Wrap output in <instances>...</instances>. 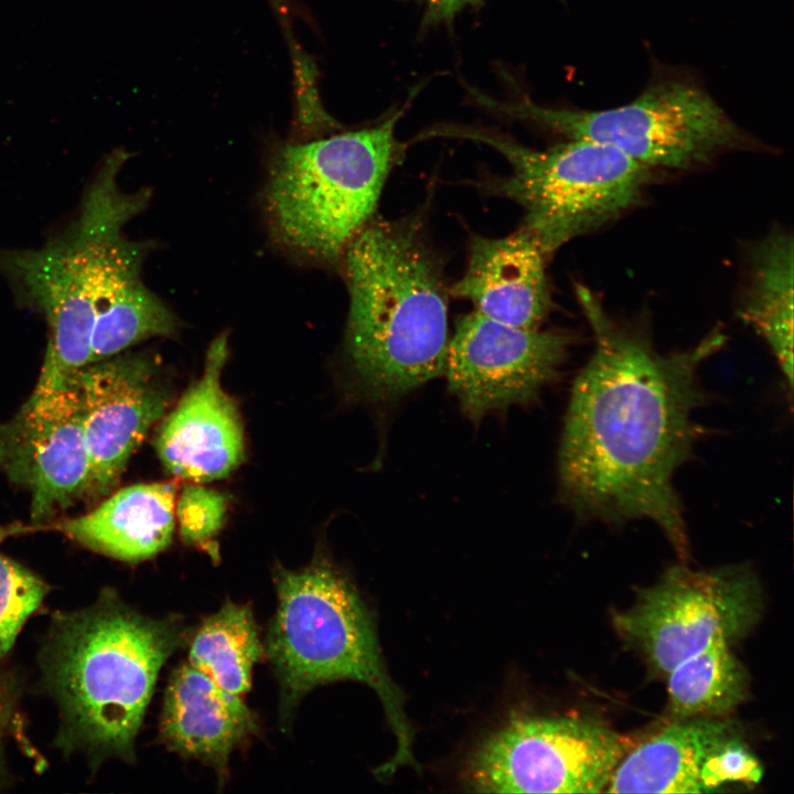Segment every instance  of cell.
Segmentation results:
<instances>
[{"instance_id":"obj_1","label":"cell","mask_w":794,"mask_h":794,"mask_svg":"<svg viewBox=\"0 0 794 794\" xmlns=\"http://www.w3.org/2000/svg\"><path fill=\"white\" fill-rule=\"evenodd\" d=\"M594 351L576 377L559 449L564 502L581 518L655 523L682 559L689 544L674 475L704 433L708 398L698 372L725 343L713 329L693 347L662 354L644 328L619 323L584 286L576 289Z\"/></svg>"},{"instance_id":"obj_2","label":"cell","mask_w":794,"mask_h":794,"mask_svg":"<svg viewBox=\"0 0 794 794\" xmlns=\"http://www.w3.org/2000/svg\"><path fill=\"white\" fill-rule=\"evenodd\" d=\"M129 157L116 149L99 162L72 221L41 246L0 247V276L18 304L47 325L32 394L65 387L84 366L139 342L179 333L174 312L142 280L152 243L125 234L151 198L148 187H121Z\"/></svg>"},{"instance_id":"obj_3","label":"cell","mask_w":794,"mask_h":794,"mask_svg":"<svg viewBox=\"0 0 794 794\" xmlns=\"http://www.w3.org/2000/svg\"><path fill=\"white\" fill-rule=\"evenodd\" d=\"M339 262L350 297L345 350L362 389L387 401L443 374L449 290L420 225L373 217Z\"/></svg>"},{"instance_id":"obj_4","label":"cell","mask_w":794,"mask_h":794,"mask_svg":"<svg viewBox=\"0 0 794 794\" xmlns=\"http://www.w3.org/2000/svg\"><path fill=\"white\" fill-rule=\"evenodd\" d=\"M179 639L174 622L141 615L112 591L55 616L42 668L62 718L61 748L96 762L133 759L158 674Z\"/></svg>"},{"instance_id":"obj_5","label":"cell","mask_w":794,"mask_h":794,"mask_svg":"<svg viewBox=\"0 0 794 794\" xmlns=\"http://www.w3.org/2000/svg\"><path fill=\"white\" fill-rule=\"evenodd\" d=\"M404 111L360 130L272 142L264 210L283 249L312 262L340 261L373 218L387 176L403 159L395 128Z\"/></svg>"},{"instance_id":"obj_6","label":"cell","mask_w":794,"mask_h":794,"mask_svg":"<svg viewBox=\"0 0 794 794\" xmlns=\"http://www.w3.org/2000/svg\"><path fill=\"white\" fill-rule=\"evenodd\" d=\"M278 605L266 652L290 709L313 687L356 680L382 701L396 738L394 755L376 774L391 776L404 765L417 766L412 730L404 711V696L385 666L375 626L358 592L346 577L325 561L276 576Z\"/></svg>"},{"instance_id":"obj_7","label":"cell","mask_w":794,"mask_h":794,"mask_svg":"<svg viewBox=\"0 0 794 794\" xmlns=\"http://www.w3.org/2000/svg\"><path fill=\"white\" fill-rule=\"evenodd\" d=\"M451 138L483 143L511 167L508 175L483 184L525 211L524 227L548 257L568 242L589 234L637 205L654 170L601 142L567 139L534 149L492 128L438 124L415 140Z\"/></svg>"},{"instance_id":"obj_8","label":"cell","mask_w":794,"mask_h":794,"mask_svg":"<svg viewBox=\"0 0 794 794\" xmlns=\"http://www.w3.org/2000/svg\"><path fill=\"white\" fill-rule=\"evenodd\" d=\"M470 99L505 118L566 139L608 144L652 169L689 170L750 146V138L695 81L652 82L633 101L603 110L549 108L529 99H494L469 85Z\"/></svg>"},{"instance_id":"obj_9","label":"cell","mask_w":794,"mask_h":794,"mask_svg":"<svg viewBox=\"0 0 794 794\" xmlns=\"http://www.w3.org/2000/svg\"><path fill=\"white\" fill-rule=\"evenodd\" d=\"M757 576L747 566L693 570L669 568L643 589L634 604L614 615V626L651 667L668 675L721 634L745 635L762 611Z\"/></svg>"},{"instance_id":"obj_10","label":"cell","mask_w":794,"mask_h":794,"mask_svg":"<svg viewBox=\"0 0 794 794\" xmlns=\"http://www.w3.org/2000/svg\"><path fill=\"white\" fill-rule=\"evenodd\" d=\"M624 757L608 726L577 716H517L471 753L465 783L485 793H599Z\"/></svg>"},{"instance_id":"obj_11","label":"cell","mask_w":794,"mask_h":794,"mask_svg":"<svg viewBox=\"0 0 794 794\" xmlns=\"http://www.w3.org/2000/svg\"><path fill=\"white\" fill-rule=\"evenodd\" d=\"M573 343L566 331L513 326L474 310L455 324L443 374L464 415L478 423L536 400L559 377Z\"/></svg>"},{"instance_id":"obj_12","label":"cell","mask_w":794,"mask_h":794,"mask_svg":"<svg viewBox=\"0 0 794 794\" xmlns=\"http://www.w3.org/2000/svg\"><path fill=\"white\" fill-rule=\"evenodd\" d=\"M89 457L75 383L33 395L0 423V474L31 496L33 521L87 498Z\"/></svg>"},{"instance_id":"obj_13","label":"cell","mask_w":794,"mask_h":794,"mask_svg":"<svg viewBox=\"0 0 794 794\" xmlns=\"http://www.w3.org/2000/svg\"><path fill=\"white\" fill-rule=\"evenodd\" d=\"M89 457L87 498L118 483L127 462L163 416L171 391L159 363L147 354H117L74 376Z\"/></svg>"},{"instance_id":"obj_14","label":"cell","mask_w":794,"mask_h":794,"mask_svg":"<svg viewBox=\"0 0 794 794\" xmlns=\"http://www.w3.org/2000/svg\"><path fill=\"white\" fill-rule=\"evenodd\" d=\"M763 769L730 721L679 719L622 758L610 793H707L728 783L753 785Z\"/></svg>"},{"instance_id":"obj_15","label":"cell","mask_w":794,"mask_h":794,"mask_svg":"<svg viewBox=\"0 0 794 794\" xmlns=\"http://www.w3.org/2000/svg\"><path fill=\"white\" fill-rule=\"evenodd\" d=\"M227 357V335L219 334L208 346L202 376L158 429L155 451L176 479L192 483L224 479L245 459L242 420L221 382Z\"/></svg>"},{"instance_id":"obj_16","label":"cell","mask_w":794,"mask_h":794,"mask_svg":"<svg viewBox=\"0 0 794 794\" xmlns=\"http://www.w3.org/2000/svg\"><path fill=\"white\" fill-rule=\"evenodd\" d=\"M547 259L524 226L498 238L476 235L469 243L465 271L449 291L490 319L537 329L552 308Z\"/></svg>"},{"instance_id":"obj_17","label":"cell","mask_w":794,"mask_h":794,"mask_svg":"<svg viewBox=\"0 0 794 794\" xmlns=\"http://www.w3.org/2000/svg\"><path fill=\"white\" fill-rule=\"evenodd\" d=\"M160 730L171 750L212 765L224 777L232 751L256 732L257 722L243 697L187 663L170 679Z\"/></svg>"},{"instance_id":"obj_18","label":"cell","mask_w":794,"mask_h":794,"mask_svg":"<svg viewBox=\"0 0 794 794\" xmlns=\"http://www.w3.org/2000/svg\"><path fill=\"white\" fill-rule=\"evenodd\" d=\"M175 493L174 481L130 485L92 512L52 528L96 552L124 561L144 560L171 543Z\"/></svg>"},{"instance_id":"obj_19","label":"cell","mask_w":794,"mask_h":794,"mask_svg":"<svg viewBox=\"0 0 794 794\" xmlns=\"http://www.w3.org/2000/svg\"><path fill=\"white\" fill-rule=\"evenodd\" d=\"M793 238L773 229L750 249L739 312L766 342L786 378L793 380Z\"/></svg>"},{"instance_id":"obj_20","label":"cell","mask_w":794,"mask_h":794,"mask_svg":"<svg viewBox=\"0 0 794 794\" xmlns=\"http://www.w3.org/2000/svg\"><path fill=\"white\" fill-rule=\"evenodd\" d=\"M721 634L668 676L669 709L675 718L715 717L738 706L747 696L748 674Z\"/></svg>"},{"instance_id":"obj_21","label":"cell","mask_w":794,"mask_h":794,"mask_svg":"<svg viewBox=\"0 0 794 794\" xmlns=\"http://www.w3.org/2000/svg\"><path fill=\"white\" fill-rule=\"evenodd\" d=\"M264 653L251 610L227 601L197 630L189 663L223 690L243 697L250 688L253 667Z\"/></svg>"},{"instance_id":"obj_22","label":"cell","mask_w":794,"mask_h":794,"mask_svg":"<svg viewBox=\"0 0 794 794\" xmlns=\"http://www.w3.org/2000/svg\"><path fill=\"white\" fill-rule=\"evenodd\" d=\"M46 593L43 580L0 551V659Z\"/></svg>"},{"instance_id":"obj_23","label":"cell","mask_w":794,"mask_h":794,"mask_svg":"<svg viewBox=\"0 0 794 794\" xmlns=\"http://www.w3.org/2000/svg\"><path fill=\"white\" fill-rule=\"evenodd\" d=\"M226 511L227 502L222 493L200 483L185 485L175 504L182 540L212 551V540L225 523Z\"/></svg>"},{"instance_id":"obj_24","label":"cell","mask_w":794,"mask_h":794,"mask_svg":"<svg viewBox=\"0 0 794 794\" xmlns=\"http://www.w3.org/2000/svg\"><path fill=\"white\" fill-rule=\"evenodd\" d=\"M425 8L421 29L449 24L466 7H478L483 0H415Z\"/></svg>"},{"instance_id":"obj_25","label":"cell","mask_w":794,"mask_h":794,"mask_svg":"<svg viewBox=\"0 0 794 794\" xmlns=\"http://www.w3.org/2000/svg\"><path fill=\"white\" fill-rule=\"evenodd\" d=\"M15 688L10 678L0 677V784L2 780L4 747L15 715Z\"/></svg>"}]
</instances>
